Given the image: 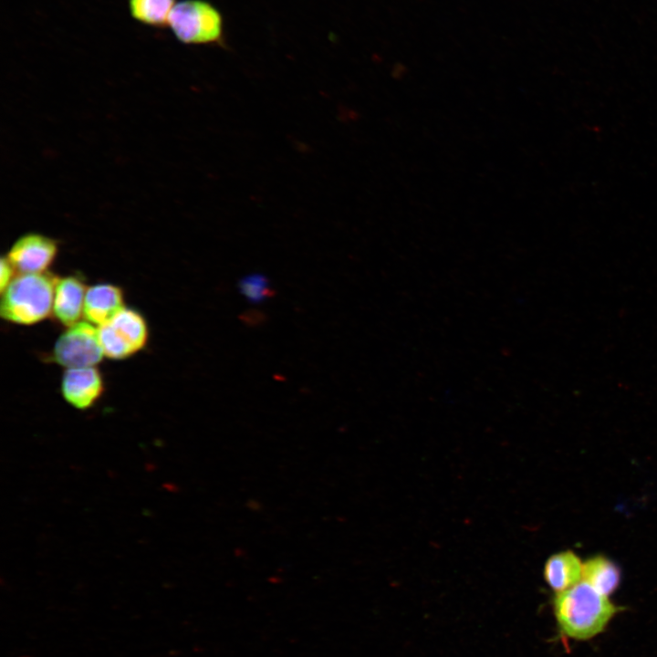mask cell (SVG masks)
Here are the masks:
<instances>
[{"label":"cell","instance_id":"obj_14","mask_svg":"<svg viewBox=\"0 0 657 657\" xmlns=\"http://www.w3.org/2000/svg\"><path fill=\"white\" fill-rule=\"evenodd\" d=\"M15 272L16 270L8 258L6 256H3L1 259V292H3L6 288L9 283L15 277Z\"/></svg>","mask_w":657,"mask_h":657},{"label":"cell","instance_id":"obj_9","mask_svg":"<svg viewBox=\"0 0 657 657\" xmlns=\"http://www.w3.org/2000/svg\"><path fill=\"white\" fill-rule=\"evenodd\" d=\"M123 308V293L119 287L99 284L87 288L83 315L89 322L101 326Z\"/></svg>","mask_w":657,"mask_h":657},{"label":"cell","instance_id":"obj_1","mask_svg":"<svg viewBox=\"0 0 657 657\" xmlns=\"http://www.w3.org/2000/svg\"><path fill=\"white\" fill-rule=\"evenodd\" d=\"M552 607L560 636L577 641H587L602 633L623 610L585 581L557 592Z\"/></svg>","mask_w":657,"mask_h":657},{"label":"cell","instance_id":"obj_5","mask_svg":"<svg viewBox=\"0 0 657 657\" xmlns=\"http://www.w3.org/2000/svg\"><path fill=\"white\" fill-rule=\"evenodd\" d=\"M104 356L99 338V329L92 323L78 321L57 340L53 360L68 369L94 367Z\"/></svg>","mask_w":657,"mask_h":657},{"label":"cell","instance_id":"obj_4","mask_svg":"<svg viewBox=\"0 0 657 657\" xmlns=\"http://www.w3.org/2000/svg\"><path fill=\"white\" fill-rule=\"evenodd\" d=\"M98 329L104 356L115 360L128 358L141 350L148 339L144 318L126 308Z\"/></svg>","mask_w":657,"mask_h":657},{"label":"cell","instance_id":"obj_8","mask_svg":"<svg viewBox=\"0 0 657 657\" xmlns=\"http://www.w3.org/2000/svg\"><path fill=\"white\" fill-rule=\"evenodd\" d=\"M86 287L77 276L58 278L54 295L53 313L66 327L78 323L84 309Z\"/></svg>","mask_w":657,"mask_h":657},{"label":"cell","instance_id":"obj_7","mask_svg":"<svg viewBox=\"0 0 657 657\" xmlns=\"http://www.w3.org/2000/svg\"><path fill=\"white\" fill-rule=\"evenodd\" d=\"M102 391L103 381L95 367L67 369L62 377V395L77 409L90 408L101 396Z\"/></svg>","mask_w":657,"mask_h":657},{"label":"cell","instance_id":"obj_2","mask_svg":"<svg viewBox=\"0 0 657 657\" xmlns=\"http://www.w3.org/2000/svg\"><path fill=\"white\" fill-rule=\"evenodd\" d=\"M58 278L48 273L19 274L1 292L0 313L5 320L31 325L53 310Z\"/></svg>","mask_w":657,"mask_h":657},{"label":"cell","instance_id":"obj_12","mask_svg":"<svg viewBox=\"0 0 657 657\" xmlns=\"http://www.w3.org/2000/svg\"><path fill=\"white\" fill-rule=\"evenodd\" d=\"M176 3V0H128V8L130 16L138 23L162 29L168 26Z\"/></svg>","mask_w":657,"mask_h":657},{"label":"cell","instance_id":"obj_11","mask_svg":"<svg viewBox=\"0 0 657 657\" xmlns=\"http://www.w3.org/2000/svg\"><path fill=\"white\" fill-rule=\"evenodd\" d=\"M582 579L597 591L609 597L620 585V571L614 562L599 555L583 563Z\"/></svg>","mask_w":657,"mask_h":657},{"label":"cell","instance_id":"obj_10","mask_svg":"<svg viewBox=\"0 0 657 657\" xmlns=\"http://www.w3.org/2000/svg\"><path fill=\"white\" fill-rule=\"evenodd\" d=\"M583 564L576 553L565 550L549 557L544 565L543 576L549 588L563 591L580 582Z\"/></svg>","mask_w":657,"mask_h":657},{"label":"cell","instance_id":"obj_13","mask_svg":"<svg viewBox=\"0 0 657 657\" xmlns=\"http://www.w3.org/2000/svg\"><path fill=\"white\" fill-rule=\"evenodd\" d=\"M240 292L253 302H260L270 296L267 279L261 275H250L239 283Z\"/></svg>","mask_w":657,"mask_h":657},{"label":"cell","instance_id":"obj_3","mask_svg":"<svg viewBox=\"0 0 657 657\" xmlns=\"http://www.w3.org/2000/svg\"><path fill=\"white\" fill-rule=\"evenodd\" d=\"M174 36L185 45L217 44L222 39L223 19L204 0H182L174 5L168 21Z\"/></svg>","mask_w":657,"mask_h":657},{"label":"cell","instance_id":"obj_6","mask_svg":"<svg viewBox=\"0 0 657 657\" xmlns=\"http://www.w3.org/2000/svg\"><path fill=\"white\" fill-rule=\"evenodd\" d=\"M57 249L56 240L40 234H26L13 244L6 257L19 274L43 273L54 261Z\"/></svg>","mask_w":657,"mask_h":657}]
</instances>
